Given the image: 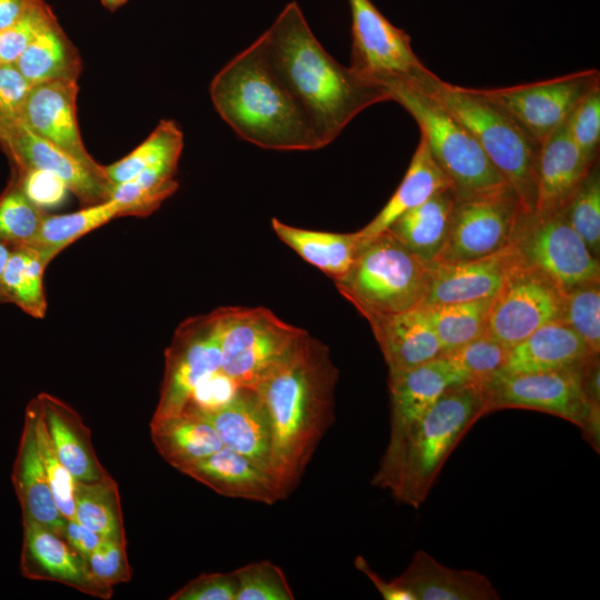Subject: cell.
I'll list each match as a JSON object with an SVG mask.
<instances>
[{
	"label": "cell",
	"mask_w": 600,
	"mask_h": 600,
	"mask_svg": "<svg viewBox=\"0 0 600 600\" xmlns=\"http://www.w3.org/2000/svg\"><path fill=\"white\" fill-rule=\"evenodd\" d=\"M338 377L328 347L307 333L293 352L252 388L270 419V468L283 499L299 484L334 421Z\"/></svg>",
	"instance_id": "obj_1"
},
{
	"label": "cell",
	"mask_w": 600,
	"mask_h": 600,
	"mask_svg": "<svg viewBox=\"0 0 600 600\" xmlns=\"http://www.w3.org/2000/svg\"><path fill=\"white\" fill-rule=\"evenodd\" d=\"M259 39L272 69L306 111L321 148L361 111L391 100L384 87L326 51L294 1Z\"/></svg>",
	"instance_id": "obj_2"
},
{
	"label": "cell",
	"mask_w": 600,
	"mask_h": 600,
	"mask_svg": "<svg viewBox=\"0 0 600 600\" xmlns=\"http://www.w3.org/2000/svg\"><path fill=\"white\" fill-rule=\"evenodd\" d=\"M210 97L219 116L243 140L272 150H316L310 120L272 69L258 38L212 79Z\"/></svg>",
	"instance_id": "obj_3"
},
{
	"label": "cell",
	"mask_w": 600,
	"mask_h": 600,
	"mask_svg": "<svg viewBox=\"0 0 600 600\" xmlns=\"http://www.w3.org/2000/svg\"><path fill=\"white\" fill-rule=\"evenodd\" d=\"M483 416L479 386L468 381L448 388L399 440L388 443L372 484L420 508L450 453Z\"/></svg>",
	"instance_id": "obj_4"
},
{
	"label": "cell",
	"mask_w": 600,
	"mask_h": 600,
	"mask_svg": "<svg viewBox=\"0 0 600 600\" xmlns=\"http://www.w3.org/2000/svg\"><path fill=\"white\" fill-rule=\"evenodd\" d=\"M416 87L436 100L472 134L512 188L523 211L532 212L540 143L474 88L448 83L431 71Z\"/></svg>",
	"instance_id": "obj_5"
},
{
	"label": "cell",
	"mask_w": 600,
	"mask_h": 600,
	"mask_svg": "<svg viewBox=\"0 0 600 600\" xmlns=\"http://www.w3.org/2000/svg\"><path fill=\"white\" fill-rule=\"evenodd\" d=\"M432 274L428 262L389 231L359 244L348 272L336 288L360 313H397L421 307Z\"/></svg>",
	"instance_id": "obj_6"
},
{
	"label": "cell",
	"mask_w": 600,
	"mask_h": 600,
	"mask_svg": "<svg viewBox=\"0 0 600 600\" xmlns=\"http://www.w3.org/2000/svg\"><path fill=\"white\" fill-rule=\"evenodd\" d=\"M388 91L418 123L420 137L449 179L456 199L510 187L472 134L429 94L408 83L392 84Z\"/></svg>",
	"instance_id": "obj_7"
},
{
	"label": "cell",
	"mask_w": 600,
	"mask_h": 600,
	"mask_svg": "<svg viewBox=\"0 0 600 600\" xmlns=\"http://www.w3.org/2000/svg\"><path fill=\"white\" fill-rule=\"evenodd\" d=\"M221 371L239 388H254L297 348L306 330L262 307L218 308Z\"/></svg>",
	"instance_id": "obj_8"
},
{
	"label": "cell",
	"mask_w": 600,
	"mask_h": 600,
	"mask_svg": "<svg viewBox=\"0 0 600 600\" xmlns=\"http://www.w3.org/2000/svg\"><path fill=\"white\" fill-rule=\"evenodd\" d=\"M582 367L519 374L498 372L480 387L486 414L501 409H527L559 417L579 427L599 453L600 407L592 404L583 391Z\"/></svg>",
	"instance_id": "obj_9"
},
{
	"label": "cell",
	"mask_w": 600,
	"mask_h": 600,
	"mask_svg": "<svg viewBox=\"0 0 600 600\" xmlns=\"http://www.w3.org/2000/svg\"><path fill=\"white\" fill-rule=\"evenodd\" d=\"M511 243L523 262L539 269L563 292L600 281L598 258L561 209L522 213Z\"/></svg>",
	"instance_id": "obj_10"
},
{
	"label": "cell",
	"mask_w": 600,
	"mask_h": 600,
	"mask_svg": "<svg viewBox=\"0 0 600 600\" xmlns=\"http://www.w3.org/2000/svg\"><path fill=\"white\" fill-rule=\"evenodd\" d=\"M351 11V66L384 87L419 86L430 70L420 61L410 36L393 26L370 0H348Z\"/></svg>",
	"instance_id": "obj_11"
},
{
	"label": "cell",
	"mask_w": 600,
	"mask_h": 600,
	"mask_svg": "<svg viewBox=\"0 0 600 600\" xmlns=\"http://www.w3.org/2000/svg\"><path fill=\"white\" fill-rule=\"evenodd\" d=\"M563 294L548 276L518 256L491 300L484 334L511 349L543 324L561 320Z\"/></svg>",
	"instance_id": "obj_12"
},
{
	"label": "cell",
	"mask_w": 600,
	"mask_h": 600,
	"mask_svg": "<svg viewBox=\"0 0 600 600\" xmlns=\"http://www.w3.org/2000/svg\"><path fill=\"white\" fill-rule=\"evenodd\" d=\"M522 206L511 187L456 199L444 243L433 263L471 260L508 247Z\"/></svg>",
	"instance_id": "obj_13"
},
{
	"label": "cell",
	"mask_w": 600,
	"mask_h": 600,
	"mask_svg": "<svg viewBox=\"0 0 600 600\" xmlns=\"http://www.w3.org/2000/svg\"><path fill=\"white\" fill-rule=\"evenodd\" d=\"M600 86L597 69L504 88L477 89L541 143L562 126L576 106Z\"/></svg>",
	"instance_id": "obj_14"
},
{
	"label": "cell",
	"mask_w": 600,
	"mask_h": 600,
	"mask_svg": "<svg viewBox=\"0 0 600 600\" xmlns=\"http://www.w3.org/2000/svg\"><path fill=\"white\" fill-rule=\"evenodd\" d=\"M221 370L218 310L188 318L174 331L164 352L159 401L152 418L180 414L194 388Z\"/></svg>",
	"instance_id": "obj_15"
},
{
	"label": "cell",
	"mask_w": 600,
	"mask_h": 600,
	"mask_svg": "<svg viewBox=\"0 0 600 600\" xmlns=\"http://www.w3.org/2000/svg\"><path fill=\"white\" fill-rule=\"evenodd\" d=\"M0 143L17 171L36 169L59 177L83 207L110 200L113 184L106 177L37 134L20 118L0 113Z\"/></svg>",
	"instance_id": "obj_16"
},
{
	"label": "cell",
	"mask_w": 600,
	"mask_h": 600,
	"mask_svg": "<svg viewBox=\"0 0 600 600\" xmlns=\"http://www.w3.org/2000/svg\"><path fill=\"white\" fill-rule=\"evenodd\" d=\"M78 89V82L73 80L33 84L19 118L37 134L107 178L103 166L87 151L80 134L77 118Z\"/></svg>",
	"instance_id": "obj_17"
},
{
	"label": "cell",
	"mask_w": 600,
	"mask_h": 600,
	"mask_svg": "<svg viewBox=\"0 0 600 600\" xmlns=\"http://www.w3.org/2000/svg\"><path fill=\"white\" fill-rule=\"evenodd\" d=\"M20 572L30 580L53 581L82 593L110 599L113 587L91 573L87 560L61 536L31 520H22Z\"/></svg>",
	"instance_id": "obj_18"
},
{
	"label": "cell",
	"mask_w": 600,
	"mask_h": 600,
	"mask_svg": "<svg viewBox=\"0 0 600 600\" xmlns=\"http://www.w3.org/2000/svg\"><path fill=\"white\" fill-rule=\"evenodd\" d=\"M467 376L442 354L417 367L389 373L390 436L399 440L450 387Z\"/></svg>",
	"instance_id": "obj_19"
},
{
	"label": "cell",
	"mask_w": 600,
	"mask_h": 600,
	"mask_svg": "<svg viewBox=\"0 0 600 600\" xmlns=\"http://www.w3.org/2000/svg\"><path fill=\"white\" fill-rule=\"evenodd\" d=\"M39 413L40 402L36 397L26 408L11 480L20 503L22 520L38 522L63 538L66 519L54 502L39 452L37 433Z\"/></svg>",
	"instance_id": "obj_20"
},
{
	"label": "cell",
	"mask_w": 600,
	"mask_h": 600,
	"mask_svg": "<svg viewBox=\"0 0 600 600\" xmlns=\"http://www.w3.org/2000/svg\"><path fill=\"white\" fill-rule=\"evenodd\" d=\"M517 259V251L510 243L500 251L482 258L432 262L430 287L422 306L492 299Z\"/></svg>",
	"instance_id": "obj_21"
},
{
	"label": "cell",
	"mask_w": 600,
	"mask_h": 600,
	"mask_svg": "<svg viewBox=\"0 0 600 600\" xmlns=\"http://www.w3.org/2000/svg\"><path fill=\"white\" fill-rule=\"evenodd\" d=\"M192 416L209 422L223 447L244 456L271 473L270 419L253 389L238 388L231 400L223 407L212 412Z\"/></svg>",
	"instance_id": "obj_22"
},
{
	"label": "cell",
	"mask_w": 600,
	"mask_h": 600,
	"mask_svg": "<svg viewBox=\"0 0 600 600\" xmlns=\"http://www.w3.org/2000/svg\"><path fill=\"white\" fill-rule=\"evenodd\" d=\"M363 317L371 327L389 373L417 367L442 354L440 342L422 307Z\"/></svg>",
	"instance_id": "obj_23"
},
{
	"label": "cell",
	"mask_w": 600,
	"mask_h": 600,
	"mask_svg": "<svg viewBox=\"0 0 600 600\" xmlns=\"http://www.w3.org/2000/svg\"><path fill=\"white\" fill-rule=\"evenodd\" d=\"M179 471L221 496L266 504L283 499L270 472L227 447Z\"/></svg>",
	"instance_id": "obj_24"
},
{
	"label": "cell",
	"mask_w": 600,
	"mask_h": 600,
	"mask_svg": "<svg viewBox=\"0 0 600 600\" xmlns=\"http://www.w3.org/2000/svg\"><path fill=\"white\" fill-rule=\"evenodd\" d=\"M41 416L50 442L76 481H97L109 472L100 463L91 431L81 416L61 399L41 392L38 396Z\"/></svg>",
	"instance_id": "obj_25"
},
{
	"label": "cell",
	"mask_w": 600,
	"mask_h": 600,
	"mask_svg": "<svg viewBox=\"0 0 600 600\" xmlns=\"http://www.w3.org/2000/svg\"><path fill=\"white\" fill-rule=\"evenodd\" d=\"M594 354L562 320L548 322L512 347L501 373H536L581 368Z\"/></svg>",
	"instance_id": "obj_26"
},
{
	"label": "cell",
	"mask_w": 600,
	"mask_h": 600,
	"mask_svg": "<svg viewBox=\"0 0 600 600\" xmlns=\"http://www.w3.org/2000/svg\"><path fill=\"white\" fill-rule=\"evenodd\" d=\"M393 581L416 600H498V590L482 573L443 566L417 550L408 568Z\"/></svg>",
	"instance_id": "obj_27"
},
{
	"label": "cell",
	"mask_w": 600,
	"mask_h": 600,
	"mask_svg": "<svg viewBox=\"0 0 600 600\" xmlns=\"http://www.w3.org/2000/svg\"><path fill=\"white\" fill-rule=\"evenodd\" d=\"M596 162L583 156L569 137L564 123L560 126L540 143L533 211L562 208Z\"/></svg>",
	"instance_id": "obj_28"
},
{
	"label": "cell",
	"mask_w": 600,
	"mask_h": 600,
	"mask_svg": "<svg viewBox=\"0 0 600 600\" xmlns=\"http://www.w3.org/2000/svg\"><path fill=\"white\" fill-rule=\"evenodd\" d=\"M447 189H452L449 179L434 161L424 139L420 137L397 190L379 213L367 226L354 232L359 244L386 231L400 216Z\"/></svg>",
	"instance_id": "obj_29"
},
{
	"label": "cell",
	"mask_w": 600,
	"mask_h": 600,
	"mask_svg": "<svg viewBox=\"0 0 600 600\" xmlns=\"http://www.w3.org/2000/svg\"><path fill=\"white\" fill-rule=\"evenodd\" d=\"M150 434L159 454L178 471L223 447L209 422L186 412L152 418Z\"/></svg>",
	"instance_id": "obj_30"
},
{
	"label": "cell",
	"mask_w": 600,
	"mask_h": 600,
	"mask_svg": "<svg viewBox=\"0 0 600 600\" xmlns=\"http://www.w3.org/2000/svg\"><path fill=\"white\" fill-rule=\"evenodd\" d=\"M454 202L452 189L440 191L400 216L387 231L418 257L432 262L447 238Z\"/></svg>",
	"instance_id": "obj_31"
},
{
	"label": "cell",
	"mask_w": 600,
	"mask_h": 600,
	"mask_svg": "<svg viewBox=\"0 0 600 600\" xmlns=\"http://www.w3.org/2000/svg\"><path fill=\"white\" fill-rule=\"evenodd\" d=\"M271 226L283 243L333 281L348 272L359 249L354 232L303 229L287 224L277 218H272Z\"/></svg>",
	"instance_id": "obj_32"
},
{
	"label": "cell",
	"mask_w": 600,
	"mask_h": 600,
	"mask_svg": "<svg viewBox=\"0 0 600 600\" xmlns=\"http://www.w3.org/2000/svg\"><path fill=\"white\" fill-rule=\"evenodd\" d=\"M13 63L32 86L53 80L78 81L82 70L81 57L57 19L32 40Z\"/></svg>",
	"instance_id": "obj_33"
},
{
	"label": "cell",
	"mask_w": 600,
	"mask_h": 600,
	"mask_svg": "<svg viewBox=\"0 0 600 600\" xmlns=\"http://www.w3.org/2000/svg\"><path fill=\"white\" fill-rule=\"evenodd\" d=\"M120 217H123V207L112 199L71 213H46L36 237L26 246L36 249L49 264L74 241Z\"/></svg>",
	"instance_id": "obj_34"
},
{
	"label": "cell",
	"mask_w": 600,
	"mask_h": 600,
	"mask_svg": "<svg viewBox=\"0 0 600 600\" xmlns=\"http://www.w3.org/2000/svg\"><path fill=\"white\" fill-rule=\"evenodd\" d=\"M181 153L169 154L128 181L112 186L111 198L123 207V217H146L178 189L176 180Z\"/></svg>",
	"instance_id": "obj_35"
},
{
	"label": "cell",
	"mask_w": 600,
	"mask_h": 600,
	"mask_svg": "<svg viewBox=\"0 0 600 600\" xmlns=\"http://www.w3.org/2000/svg\"><path fill=\"white\" fill-rule=\"evenodd\" d=\"M47 266L36 249L13 248L2 277L4 303H13L28 316L43 319L48 309L43 287Z\"/></svg>",
	"instance_id": "obj_36"
},
{
	"label": "cell",
	"mask_w": 600,
	"mask_h": 600,
	"mask_svg": "<svg viewBox=\"0 0 600 600\" xmlns=\"http://www.w3.org/2000/svg\"><path fill=\"white\" fill-rule=\"evenodd\" d=\"M74 519L104 539L127 540L119 487L109 473L97 481H76Z\"/></svg>",
	"instance_id": "obj_37"
},
{
	"label": "cell",
	"mask_w": 600,
	"mask_h": 600,
	"mask_svg": "<svg viewBox=\"0 0 600 600\" xmlns=\"http://www.w3.org/2000/svg\"><path fill=\"white\" fill-rule=\"evenodd\" d=\"M491 300L422 306L442 353L484 334Z\"/></svg>",
	"instance_id": "obj_38"
},
{
	"label": "cell",
	"mask_w": 600,
	"mask_h": 600,
	"mask_svg": "<svg viewBox=\"0 0 600 600\" xmlns=\"http://www.w3.org/2000/svg\"><path fill=\"white\" fill-rule=\"evenodd\" d=\"M182 149L183 133L180 127L172 120H161L147 139L129 154L103 166L104 173L112 184L121 183L162 158L181 153Z\"/></svg>",
	"instance_id": "obj_39"
},
{
	"label": "cell",
	"mask_w": 600,
	"mask_h": 600,
	"mask_svg": "<svg viewBox=\"0 0 600 600\" xmlns=\"http://www.w3.org/2000/svg\"><path fill=\"white\" fill-rule=\"evenodd\" d=\"M572 229L589 250L598 257L600 250V174L598 161L560 208Z\"/></svg>",
	"instance_id": "obj_40"
},
{
	"label": "cell",
	"mask_w": 600,
	"mask_h": 600,
	"mask_svg": "<svg viewBox=\"0 0 600 600\" xmlns=\"http://www.w3.org/2000/svg\"><path fill=\"white\" fill-rule=\"evenodd\" d=\"M46 213L26 197L13 179L0 196V241L13 248L30 243Z\"/></svg>",
	"instance_id": "obj_41"
},
{
	"label": "cell",
	"mask_w": 600,
	"mask_h": 600,
	"mask_svg": "<svg viewBox=\"0 0 600 600\" xmlns=\"http://www.w3.org/2000/svg\"><path fill=\"white\" fill-rule=\"evenodd\" d=\"M600 281L573 288L563 294L561 320L588 346L600 352Z\"/></svg>",
	"instance_id": "obj_42"
},
{
	"label": "cell",
	"mask_w": 600,
	"mask_h": 600,
	"mask_svg": "<svg viewBox=\"0 0 600 600\" xmlns=\"http://www.w3.org/2000/svg\"><path fill=\"white\" fill-rule=\"evenodd\" d=\"M510 349L483 334L461 347L442 353L479 387L504 367Z\"/></svg>",
	"instance_id": "obj_43"
},
{
	"label": "cell",
	"mask_w": 600,
	"mask_h": 600,
	"mask_svg": "<svg viewBox=\"0 0 600 600\" xmlns=\"http://www.w3.org/2000/svg\"><path fill=\"white\" fill-rule=\"evenodd\" d=\"M236 600H293L283 570L269 560L248 563L233 570Z\"/></svg>",
	"instance_id": "obj_44"
},
{
	"label": "cell",
	"mask_w": 600,
	"mask_h": 600,
	"mask_svg": "<svg viewBox=\"0 0 600 600\" xmlns=\"http://www.w3.org/2000/svg\"><path fill=\"white\" fill-rule=\"evenodd\" d=\"M56 19L43 0H31L23 13L10 27L0 31V61L13 63L32 40Z\"/></svg>",
	"instance_id": "obj_45"
},
{
	"label": "cell",
	"mask_w": 600,
	"mask_h": 600,
	"mask_svg": "<svg viewBox=\"0 0 600 600\" xmlns=\"http://www.w3.org/2000/svg\"><path fill=\"white\" fill-rule=\"evenodd\" d=\"M37 433L41 461L54 502L64 519H74L76 480L61 463L50 442L42 421L41 407L37 422Z\"/></svg>",
	"instance_id": "obj_46"
},
{
	"label": "cell",
	"mask_w": 600,
	"mask_h": 600,
	"mask_svg": "<svg viewBox=\"0 0 600 600\" xmlns=\"http://www.w3.org/2000/svg\"><path fill=\"white\" fill-rule=\"evenodd\" d=\"M564 127L583 156L589 161L596 162L600 144V86L576 106Z\"/></svg>",
	"instance_id": "obj_47"
},
{
	"label": "cell",
	"mask_w": 600,
	"mask_h": 600,
	"mask_svg": "<svg viewBox=\"0 0 600 600\" xmlns=\"http://www.w3.org/2000/svg\"><path fill=\"white\" fill-rule=\"evenodd\" d=\"M86 560L91 573L106 586L113 587L131 579L127 540L104 539Z\"/></svg>",
	"instance_id": "obj_48"
},
{
	"label": "cell",
	"mask_w": 600,
	"mask_h": 600,
	"mask_svg": "<svg viewBox=\"0 0 600 600\" xmlns=\"http://www.w3.org/2000/svg\"><path fill=\"white\" fill-rule=\"evenodd\" d=\"M14 180L26 197L42 210L60 204L69 191L59 177L43 170L17 171Z\"/></svg>",
	"instance_id": "obj_49"
},
{
	"label": "cell",
	"mask_w": 600,
	"mask_h": 600,
	"mask_svg": "<svg viewBox=\"0 0 600 600\" xmlns=\"http://www.w3.org/2000/svg\"><path fill=\"white\" fill-rule=\"evenodd\" d=\"M239 387L221 370L204 378L192 391L182 412L201 414L212 412L234 396Z\"/></svg>",
	"instance_id": "obj_50"
},
{
	"label": "cell",
	"mask_w": 600,
	"mask_h": 600,
	"mask_svg": "<svg viewBox=\"0 0 600 600\" xmlns=\"http://www.w3.org/2000/svg\"><path fill=\"white\" fill-rule=\"evenodd\" d=\"M233 571L201 573L172 593L170 600H236Z\"/></svg>",
	"instance_id": "obj_51"
},
{
	"label": "cell",
	"mask_w": 600,
	"mask_h": 600,
	"mask_svg": "<svg viewBox=\"0 0 600 600\" xmlns=\"http://www.w3.org/2000/svg\"><path fill=\"white\" fill-rule=\"evenodd\" d=\"M32 84L14 63L0 64V113L20 117L21 109Z\"/></svg>",
	"instance_id": "obj_52"
},
{
	"label": "cell",
	"mask_w": 600,
	"mask_h": 600,
	"mask_svg": "<svg viewBox=\"0 0 600 600\" xmlns=\"http://www.w3.org/2000/svg\"><path fill=\"white\" fill-rule=\"evenodd\" d=\"M63 539L84 559L104 540L103 537L76 519H66Z\"/></svg>",
	"instance_id": "obj_53"
},
{
	"label": "cell",
	"mask_w": 600,
	"mask_h": 600,
	"mask_svg": "<svg viewBox=\"0 0 600 600\" xmlns=\"http://www.w3.org/2000/svg\"><path fill=\"white\" fill-rule=\"evenodd\" d=\"M354 567L368 577L384 600H416L413 594L397 584L393 580L382 579L362 557L354 559Z\"/></svg>",
	"instance_id": "obj_54"
},
{
	"label": "cell",
	"mask_w": 600,
	"mask_h": 600,
	"mask_svg": "<svg viewBox=\"0 0 600 600\" xmlns=\"http://www.w3.org/2000/svg\"><path fill=\"white\" fill-rule=\"evenodd\" d=\"M30 2L31 0H0V31L10 27Z\"/></svg>",
	"instance_id": "obj_55"
},
{
	"label": "cell",
	"mask_w": 600,
	"mask_h": 600,
	"mask_svg": "<svg viewBox=\"0 0 600 600\" xmlns=\"http://www.w3.org/2000/svg\"><path fill=\"white\" fill-rule=\"evenodd\" d=\"M13 247L0 241V303H4L2 292V277Z\"/></svg>",
	"instance_id": "obj_56"
},
{
	"label": "cell",
	"mask_w": 600,
	"mask_h": 600,
	"mask_svg": "<svg viewBox=\"0 0 600 600\" xmlns=\"http://www.w3.org/2000/svg\"><path fill=\"white\" fill-rule=\"evenodd\" d=\"M128 0H101L102 4L113 11L124 4Z\"/></svg>",
	"instance_id": "obj_57"
},
{
	"label": "cell",
	"mask_w": 600,
	"mask_h": 600,
	"mask_svg": "<svg viewBox=\"0 0 600 600\" xmlns=\"http://www.w3.org/2000/svg\"><path fill=\"white\" fill-rule=\"evenodd\" d=\"M1 63H2V62L0 61V64H1Z\"/></svg>",
	"instance_id": "obj_58"
}]
</instances>
